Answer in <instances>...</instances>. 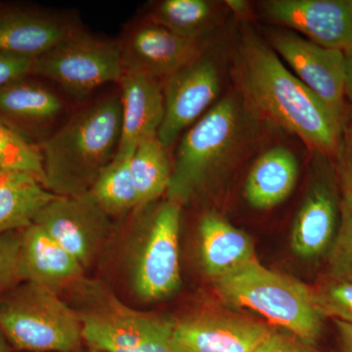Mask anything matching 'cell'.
Here are the masks:
<instances>
[{"label":"cell","mask_w":352,"mask_h":352,"mask_svg":"<svg viewBox=\"0 0 352 352\" xmlns=\"http://www.w3.org/2000/svg\"><path fill=\"white\" fill-rule=\"evenodd\" d=\"M182 205L168 200L157 208L131 263L132 285L142 300H160L179 289Z\"/></svg>","instance_id":"8"},{"label":"cell","mask_w":352,"mask_h":352,"mask_svg":"<svg viewBox=\"0 0 352 352\" xmlns=\"http://www.w3.org/2000/svg\"><path fill=\"white\" fill-rule=\"evenodd\" d=\"M0 329L14 351L73 352L82 342L75 308L28 281L0 293Z\"/></svg>","instance_id":"4"},{"label":"cell","mask_w":352,"mask_h":352,"mask_svg":"<svg viewBox=\"0 0 352 352\" xmlns=\"http://www.w3.org/2000/svg\"><path fill=\"white\" fill-rule=\"evenodd\" d=\"M89 349V351H88V352H102V351H94V349Z\"/></svg>","instance_id":"37"},{"label":"cell","mask_w":352,"mask_h":352,"mask_svg":"<svg viewBox=\"0 0 352 352\" xmlns=\"http://www.w3.org/2000/svg\"><path fill=\"white\" fill-rule=\"evenodd\" d=\"M0 170L19 171L36 177L46 187L38 146L27 142L0 122Z\"/></svg>","instance_id":"26"},{"label":"cell","mask_w":352,"mask_h":352,"mask_svg":"<svg viewBox=\"0 0 352 352\" xmlns=\"http://www.w3.org/2000/svg\"><path fill=\"white\" fill-rule=\"evenodd\" d=\"M120 133V95L99 99L76 111L38 145L46 188L57 196L87 193L117 154Z\"/></svg>","instance_id":"2"},{"label":"cell","mask_w":352,"mask_h":352,"mask_svg":"<svg viewBox=\"0 0 352 352\" xmlns=\"http://www.w3.org/2000/svg\"><path fill=\"white\" fill-rule=\"evenodd\" d=\"M214 16V4L207 0H163L152 4L146 20L199 41L212 28Z\"/></svg>","instance_id":"24"},{"label":"cell","mask_w":352,"mask_h":352,"mask_svg":"<svg viewBox=\"0 0 352 352\" xmlns=\"http://www.w3.org/2000/svg\"><path fill=\"white\" fill-rule=\"evenodd\" d=\"M119 44L124 71L143 72L163 82L203 57L200 41L148 20L127 28Z\"/></svg>","instance_id":"13"},{"label":"cell","mask_w":352,"mask_h":352,"mask_svg":"<svg viewBox=\"0 0 352 352\" xmlns=\"http://www.w3.org/2000/svg\"><path fill=\"white\" fill-rule=\"evenodd\" d=\"M298 161L283 146L271 148L259 156L245 184L248 203L256 210H270L286 200L296 184Z\"/></svg>","instance_id":"21"},{"label":"cell","mask_w":352,"mask_h":352,"mask_svg":"<svg viewBox=\"0 0 352 352\" xmlns=\"http://www.w3.org/2000/svg\"><path fill=\"white\" fill-rule=\"evenodd\" d=\"M344 52V57H346V87H344V92H346V97L349 98L352 104V47L349 48Z\"/></svg>","instance_id":"34"},{"label":"cell","mask_w":352,"mask_h":352,"mask_svg":"<svg viewBox=\"0 0 352 352\" xmlns=\"http://www.w3.org/2000/svg\"><path fill=\"white\" fill-rule=\"evenodd\" d=\"M233 78L250 112L295 134L314 151L335 156L342 120L254 32L241 38Z\"/></svg>","instance_id":"1"},{"label":"cell","mask_w":352,"mask_h":352,"mask_svg":"<svg viewBox=\"0 0 352 352\" xmlns=\"http://www.w3.org/2000/svg\"><path fill=\"white\" fill-rule=\"evenodd\" d=\"M239 104L226 97L185 134L176 156L168 192V200L180 205L214 168L237 151L242 133Z\"/></svg>","instance_id":"6"},{"label":"cell","mask_w":352,"mask_h":352,"mask_svg":"<svg viewBox=\"0 0 352 352\" xmlns=\"http://www.w3.org/2000/svg\"><path fill=\"white\" fill-rule=\"evenodd\" d=\"M331 278L352 279V201L342 200L337 234L328 254Z\"/></svg>","instance_id":"28"},{"label":"cell","mask_w":352,"mask_h":352,"mask_svg":"<svg viewBox=\"0 0 352 352\" xmlns=\"http://www.w3.org/2000/svg\"><path fill=\"white\" fill-rule=\"evenodd\" d=\"M199 234L201 263L214 280L258 261L251 238L214 212L204 215Z\"/></svg>","instance_id":"20"},{"label":"cell","mask_w":352,"mask_h":352,"mask_svg":"<svg viewBox=\"0 0 352 352\" xmlns=\"http://www.w3.org/2000/svg\"><path fill=\"white\" fill-rule=\"evenodd\" d=\"M131 155L116 154L89 190L109 215L126 214L138 208V189L131 168Z\"/></svg>","instance_id":"25"},{"label":"cell","mask_w":352,"mask_h":352,"mask_svg":"<svg viewBox=\"0 0 352 352\" xmlns=\"http://www.w3.org/2000/svg\"><path fill=\"white\" fill-rule=\"evenodd\" d=\"M270 45L294 75L307 85L338 119L346 113V57L344 51L323 47L295 32L270 34Z\"/></svg>","instance_id":"10"},{"label":"cell","mask_w":352,"mask_h":352,"mask_svg":"<svg viewBox=\"0 0 352 352\" xmlns=\"http://www.w3.org/2000/svg\"><path fill=\"white\" fill-rule=\"evenodd\" d=\"M311 289L315 305L324 318L352 325V279L330 277Z\"/></svg>","instance_id":"27"},{"label":"cell","mask_w":352,"mask_h":352,"mask_svg":"<svg viewBox=\"0 0 352 352\" xmlns=\"http://www.w3.org/2000/svg\"><path fill=\"white\" fill-rule=\"evenodd\" d=\"M252 352H319L294 336L273 332Z\"/></svg>","instance_id":"32"},{"label":"cell","mask_w":352,"mask_h":352,"mask_svg":"<svg viewBox=\"0 0 352 352\" xmlns=\"http://www.w3.org/2000/svg\"><path fill=\"white\" fill-rule=\"evenodd\" d=\"M83 302L76 310L82 342L102 352H175V319L138 311L120 302L105 287L78 282Z\"/></svg>","instance_id":"5"},{"label":"cell","mask_w":352,"mask_h":352,"mask_svg":"<svg viewBox=\"0 0 352 352\" xmlns=\"http://www.w3.org/2000/svg\"><path fill=\"white\" fill-rule=\"evenodd\" d=\"M34 60V57L0 52V88L32 76Z\"/></svg>","instance_id":"31"},{"label":"cell","mask_w":352,"mask_h":352,"mask_svg":"<svg viewBox=\"0 0 352 352\" xmlns=\"http://www.w3.org/2000/svg\"><path fill=\"white\" fill-rule=\"evenodd\" d=\"M124 73L119 41L95 38L83 30L34 58L32 76L61 85L69 94L85 95Z\"/></svg>","instance_id":"7"},{"label":"cell","mask_w":352,"mask_h":352,"mask_svg":"<svg viewBox=\"0 0 352 352\" xmlns=\"http://www.w3.org/2000/svg\"><path fill=\"white\" fill-rule=\"evenodd\" d=\"M335 324L339 342V352H352V325L340 321H335Z\"/></svg>","instance_id":"33"},{"label":"cell","mask_w":352,"mask_h":352,"mask_svg":"<svg viewBox=\"0 0 352 352\" xmlns=\"http://www.w3.org/2000/svg\"><path fill=\"white\" fill-rule=\"evenodd\" d=\"M342 200L352 201V111L344 113L339 145L335 154Z\"/></svg>","instance_id":"30"},{"label":"cell","mask_w":352,"mask_h":352,"mask_svg":"<svg viewBox=\"0 0 352 352\" xmlns=\"http://www.w3.org/2000/svg\"><path fill=\"white\" fill-rule=\"evenodd\" d=\"M166 148L157 136L139 143L132 153L131 168L138 195V208H144L168 191L171 173Z\"/></svg>","instance_id":"23"},{"label":"cell","mask_w":352,"mask_h":352,"mask_svg":"<svg viewBox=\"0 0 352 352\" xmlns=\"http://www.w3.org/2000/svg\"><path fill=\"white\" fill-rule=\"evenodd\" d=\"M21 232L0 235V293L23 282L19 263Z\"/></svg>","instance_id":"29"},{"label":"cell","mask_w":352,"mask_h":352,"mask_svg":"<svg viewBox=\"0 0 352 352\" xmlns=\"http://www.w3.org/2000/svg\"><path fill=\"white\" fill-rule=\"evenodd\" d=\"M0 352H14L12 346L9 344L1 329H0Z\"/></svg>","instance_id":"36"},{"label":"cell","mask_w":352,"mask_h":352,"mask_svg":"<svg viewBox=\"0 0 352 352\" xmlns=\"http://www.w3.org/2000/svg\"><path fill=\"white\" fill-rule=\"evenodd\" d=\"M263 12L270 22L323 47H352V0H270Z\"/></svg>","instance_id":"14"},{"label":"cell","mask_w":352,"mask_h":352,"mask_svg":"<svg viewBox=\"0 0 352 352\" xmlns=\"http://www.w3.org/2000/svg\"><path fill=\"white\" fill-rule=\"evenodd\" d=\"M122 133L117 154L131 155L146 139L156 138L164 115L163 83L138 71H124L120 78Z\"/></svg>","instance_id":"17"},{"label":"cell","mask_w":352,"mask_h":352,"mask_svg":"<svg viewBox=\"0 0 352 352\" xmlns=\"http://www.w3.org/2000/svg\"><path fill=\"white\" fill-rule=\"evenodd\" d=\"M163 82L164 115L157 138L168 148L208 112L219 94L220 76L217 65L201 57Z\"/></svg>","instance_id":"15"},{"label":"cell","mask_w":352,"mask_h":352,"mask_svg":"<svg viewBox=\"0 0 352 352\" xmlns=\"http://www.w3.org/2000/svg\"><path fill=\"white\" fill-rule=\"evenodd\" d=\"M109 217L88 191L57 196L41 210L34 223L43 227L85 270L94 263L110 235Z\"/></svg>","instance_id":"9"},{"label":"cell","mask_w":352,"mask_h":352,"mask_svg":"<svg viewBox=\"0 0 352 352\" xmlns=\"http://www.w3.org/2000/svg\"><path fill=\"white\" fill-rule=\"evenodd\" d=\"M214 282L227 305L256 312L308 346L320 339L323 315L315 305L312 289L295 278L268 270L258 259Z\"/></svg>","instance_id":"3"},{"label":"cell","mask_w":352,"mask_h":352,"mask_svg":"<svg viewBox=\"0 0 352 352\" xmlns=\"http://www.w3.org/2000/svg\"><path fill=\"white\" fill-rule=\"evenodd\" d=\"M56 197L34 176L0 170V235L32 226Z\"/></svg>","instance_id":"22"},{"label":"cell","mask_w":352,"mask_h":352,"mask_svg":"<svg viewBox=\"0 0 352 352\" xmlns=\"http://www.w3.org/2000/svg\"><path fill=\"white\" fill-rule=\"evenodd\" d=\"M69 13L22 1H0V52L38 57L82 31Z\"/></svg>","instance_id":"12"},{"label":"cell","mask_w":352,"mask_h":352,"mask_svg":"<svg viewBox=\"0 0 352 352\" xmlns=\"http://www.w3.org/2000/svg\"><path fill=\"white\" fill-rule=\"evenodd\" d=\"M274 332L263 322L227 310L208 309L175 320V352H252Z\"/></svg>","instance_id":"11"},{"label":"cell","mask_w":352,"mask_h":352,"mask_svg":"<svg viewBox=\"0 0 352 352\" xmlns=\"http://www.w3.org/2000/svg\"><path fill=\"white\" fill-rule=\"evenodd\" d=\"M226 3L232 9L234 13L243 15V14L247 12L248 4L245 1H227Z\"/></svg>","instance_id":"35"},{"label":"cell","mask_w":352,"mask_h":352,"mask_svg":"<svg viewBox=\"0 0 352 352\" xmlns=\"http://www.w3.org/2000/svg\"><path fill=\"white\" fill-rule=\"evenodd\" d=\"M64 108L61 98L32 76L0 88V122L32 145Z\"/></svg>","instance_id":"16"},{"label":"cell","mask_w":352,"mask_h":352,"mask_svg":"<svg viewBox=\"0 0 352 352\" xmlns=\"http://www.w3.org/2000/svg\"><path fill=\"white\" fill-rule=\"evenodd\" d=\"M340 203L331 179L318 180L308 192L292 229V250L300 258H318L332 245Z\"/></svg>","instance_id":"19"},{"label":"cell","mask_w":352,"mask_h":352,"mask_svg":"<svg viewBox=\"0 0 352 352\" xmlns=\"http://www.w3.org/2000/svg\"><path fill=\"white\" fill-rule=\"evenodd\" d=\"M23 281L59 294L82 281L85 268L38 224L23 229L19 254Z\"/></svg>","instance_id":"18"}]
</instances>
